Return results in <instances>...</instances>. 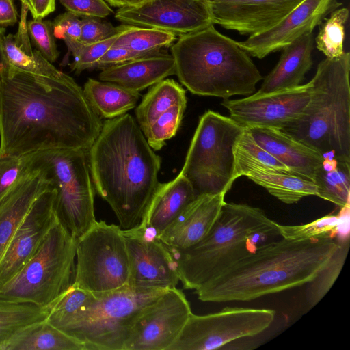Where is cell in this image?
I'll return each mask as SVG.
<instances>
[{"mask_svg":"<svg viewBox=\"0 0 350 350\" xmlns=\"http://www.w3.org/2000/svg\"><path fill=\"white\" fill-rule=\"evenodd\" d=\"M103 122L83 89L64 73L45 77L9 66L0 85V154L88 151Z\"/></svg>","mask_w":350,"mask_h":350,"instance_id":"obj_1","label":"cell"},{"mask_svg":"<svg viewBox=\"0 0 350 350\" xmlns=\"http://www.w3.org/2000/svg\"><path fill=\"white\" fill-rule=\"evenodd\" d=\"M88 157L93 185L114 212L120 228L142 226L160 183L161 159L137 121L129 113L105 120Z\"/></svg>","mask_w":350,"mask_h":350,"instance_id":"obj_2","label":"cell"},{"mask_svg":"<svg viewBox=\"0 0 350 350\" xmlns=\"http://www.w3.org/2000/svg\"><path fill=\"white\" fill-rule=\"evenodd\" d=\"M338 239L269 242L195 291L204 302L245 301L302 286L327 264Z\"/></svg>","mask_w":350,"mask_h":350,"instance_id":"obj_3","label":"cell"},{"mask_svg":"<svg viewBox=\"0 0 350 350\" xmlns=\"http://www.w3.org/2000/svg\"><path fill=\"white\" fill-rule=\"evenodd\" d=\"M166 289L92 293L72 284L49 306L46 320L86 350H124L134 323Z\"/></svg>","mask_w":350,"mask_h":350,"instance_id":"obj_4","label":"cell"},{"mask_svg":"<svg viewBox=\"0 0 350 350\" xmlns=\"http://www.w3.org/2000/svg\"><path fill=\"white\" fill-rule=\"evenodd\" d=\"M180 82L192 94L228 98L250 95L262 79L238 42L210 26L180 36L171 46Z\"/></svg>","mask_w":350,"mask_h":350,"instance_id":"obj_5","label":"cell"},{"mask_svg":"<svg viewBox=\"0 0 350 350\" xmlns=\"http://www.w3.org/2000/svg\"><path fill=\"white\" fill-rule=\"evenodd\" d=\"M349 72V52L321 61L303 114L280 129L324 159L350 163Z\"/></svg>","mask_w":350,"mask_h":350,"instance_id":"obj_6","label":"cell"},{"mask_svg":"<svg viewBox=\"0 0 350 350\" xmlns=\"http://www.w3.org/2000/svg\"><path fill=\"white\" fill-rule=\"evenodd\" d=\"M276 223L259 208L225 202L204 239L184 250L167 249L184 288L196 291L254 252L247 242L249 235Z\"/></svg>","mask_w":350,"mask_h":350,"instance_id":"obj_7","label":"cell"},{"mask_svg":"<svg viewBox=\"0 0 350 350\" xmlns=\"http://www.w3.org/2000/svg\"><path fill=\"white\" fill-rule=\"evenodd\" d=\"M77 241L57 217L35 254L0 288V297L49 306L73 284Z\"/></svg>","mask_w":350,"mask_h":350,"instance_id":"obj_8","label":"cell"},{"mask_svg":"<svg viewBox=\"0 0 350 350\" xmlns=\"http://www.w3.org/2000/svg\"><path fill=\"white\" fill-rule=\"evenodd\" d=\"M31 166L55 189L54 208L59 220L75 238H79L96 221L88 151L35 152L31 153Z\"/></svg>","mask_w":350,"mask_h":350,"instance_id":"obj_9","label":"cell"},{"mask_svg":"<svg viewBox=\"0 0 350 350\" xmlns=\"http://www.w3.org/2000/svg\"><path fill=\"white\" fill-rule=\"evenodd\" d=\"M245 127L208 110L200 116L180 172L196 196L226 193L234 183V146Z\"/></svg>","mask_w":350,"mask_h":350,"instance_id":"obj_10","label":"cell"},{"mask_svg":"<svg viewBox=\"0 0 350 350\" xmlns=\"http://www.w3.org/2000/svg\"><path fill=\"white\" fill-rule=\"evenodd\" d=\"M73 285L105 293L129 286L130 261L119 225L96 221L77 239Z\"/></svg>","mask_w":350,"mask_h":350,"instance_id":"obj_11","label":"cell"},{"mask_svg":"<svg viewBox=\"0 0 350 350\" xmlns=\"http://www.w3.org/2000/svg\"><path fill=\"white\" fill-rule=\"evenodd\" d=\"M271 309L226 307L206 314H191L168 350H213L238 339L256 336L273 323Z\"/></svg>","mask_w":350,"mask_h":350,"instance_id":"obj_12","label":"cell"},{"mask_svg":"<svg viewBox=\"0 0 350 350\" xmlns=\"http://www.w3.org/2000/svg\"><path fill=\"white\" fill-rule=\"evenodd\" d=\"M191 314L181 290L166 289L134 323L124 350H168Z\"/></svg>","mask_w":350,"mask_h":350,"instance_id":"obj_13","label":"cell"},{"mask_svg":"<svg viewBox=\"0 0 350 350\" xmlns=\"http://www.w3.org/2000/svg\"><path fill=\"white\" fill-rule=\"evenodd\" d=\"M115 18L122 24L156 28L176 36L214 25L209 0H146L118 8Z\"/></svg>","mask_w":350,"mask_h":350,"instance_id":"obj_14","label":"cell"},{"mask_svg":"<svg viewBox=\"0 0 350 350\" xmlns=\"http://www.w3.org/2000/svg\"><path fill=\"white\" fill-rule=\"evenodd\" d=\"M311 83L283 91L259 94L241 99H224L230 118L245 128L282 129L304 113L311 96Z\"/></svg>","mask_w":350,"mask_h":350,"instance_id":"obj_15","label":"cell"},{"mask_svg":"<svg viewBox=\"0 0 350 350\" xmlns=\"http://www.w3.org/2000/svg\"><path fill=\"white\" fill-rule=\"evenodd\" d=\"M130 261L129 286L170 288L180 281L171 254L159 237L142 225L122 230Z\"/></svg>","mask_w":350,"mask_h":350,"instance_id":"obj_16","label":"cell"},{"mask_svg":"<svg viewBox=\"0 0 350 350\" xmlns=\"http://www.w3.org/2000/svg\"><path fill=\"white\" fill-rule=\"evenodd\" d=\"M55 191L50 187L34 202L0 260V288L9 282L40 247L57 215Z\"/></svg>","mask_w":350,"mask_h":350,"instance_id":"obj_17","label":"cell"},{"mask_svg":"<svg viewBox=\"0 0 350 350\" xmlns=\"http://www.w3.org/2000/svg\"><path fill=\"white\" fill-rule=\"evenodd\" d=\"M341 5L338 0H304L272 28L238 43L247 54L262 59L312 32L328 14Z\"/></svg>","mask_w":350,"mask_h":350,"instance_id":"obj_18","label":"cell"},{"mask_svg":"<svg viewBox=\"0 0 350 350\" xmlns=\"http://www.w3.org/2000/svg\"><path fill=\"white\" fill-rule=\"evenodd\" d=\"M304 0H209L213 23L249 36L279 23Z\"/></svg>","mask_w":350,"mask_h":350,"instance_id":"obj_19","label":"cell"},{"mask_svg":"<svg viewBox=\"0 0 350 350\" xmlns=\"http://www.w3.org/2000/svg\"><path fill=\"white\" fill-rule=\"evenodd\" d=\"M226 193L197 196L159 235L167 249L184 250L200 241L217 221Z\"/></svg>","mask_w":350,"mask_h":350,"instance_id":"obj_20","label":"cell"},{"mask_svg":"<svg viewBox=\"0 0 350 350\" xmlns=\"http://www.w3.org/2000/svg\"><path fill=\"white\" fill-rule=\"evenodd\" d=\"M254 140L293 174L314 181L323 157L280 129L247 128Z\"/></svg>","mask_w":350,"mask_h":350,"instance_id":"obj_21","label":"cell"},{"mask_svg":"<svg viewBox=\"0 0 350 350\" xmlns=\"http://www.w3.org/2000/svg\"><path fill=\"white\" fill-rule=\"evenodd\" d=\"M173 75H176L174 59L171 54L161 50L102 68L99 79L139 92Z\"/></svg>","mask_w":350,"mask_h":350,"instance_id":"obj_22","label":"cell"},{"mask_svg":"<svg viewBox=\"0 0 350 350\" xmlns=\"http://www.w3.org/2000/svg\"><path fill=\"white\" fill-rule=\"evenodd\" d=\"M50 187L40 171L32 170L0 201V260L34 202Z\"/></svg>","mask_w":350,"mask_h":350,"instance_id":"obj_23","label":"cell"},{"mask_svg":"<svg viewBox=\"0 0 350 350\" xmlns=\"http://www.w3.org/2000/svg\"><path fill=\"white\" fill-rule=\"evenodd\" d=\"M314 40L313 33L310 32L284 46L281 49L279 62L265 78L257 92L268 94L299 86L313 64Z\"/></svg>","mask_w":350,"mask_h":350,"instance_id":"obj_24","label":"cell"},{"mask_svg":"<svg viewBox=\"0 0 350 350\" xmlns=\"http://www.w3.org/2000/svg\"><path fill=\"white\" fill-rule=\"evenodd\" d=\"M196 198L191 183L180 174L170 182L159 183L142 225L159 237Z\"/></svg>","mask_w":350,"mask_h":350,"instance_id":"obj_25","label":"cell"},{"mask_svg":"<svg viewBox=\"0 0 350 350\" xmlns=\"http://www.w3.org/2000/svg\"><path fill=\"white\" fill-rule=\"evenodd\" d=\"M18 29L16 34L5 36L3 48L8 66L29 74L60 77L57 70L36 49L33 50L27 31V8L22 5Z\"/></svg>","mask_w":350,"mask_h":350,"instance_id":"obj_26","label":"cell"},{"mask_svg":"<svg viewBox=\"0 0 350 350\" xmlns=\"http://www.w3.org/2000/svg\"><path fill=\"white\" fill-rule=\"evenodd\" d=\"M1 350H86V348L46 319L14 334Z\"/></svg>","mask_w":350,"mask_h":350,"instance_id":"obj_27","label":"cell"},{"mask_svg":"<svg viewBox=\"0 0 350 350\" xmlns=\"http://www.w3.org/2000/svg\"><path fill=\"white\" fill-rule=\"evenodd\" d=\"M83 90L95 112L107 119L126 113L136 106L140 96L139 92L91 78L85 82Z\"/></svg>","mask_w":350,"mask_h":350,"instance_id":"obj_28","label":"cell"},{"mask_svg":"<svg viewBox=\"0 0 350 350\" xmlns=\"http://www.w3.org/2000/svg\"><path fill=\"white\" fill-rule=\"evenodd\" d=\"M245 176L286 204L296 203L304 197L317 194L314 182L293 174L253 169Z\"/></svg>","mask_w":350,"mask_h":350,"instance_id":"obj_29","label":"cell"},{"mask_svg":"<svg viewBox=\"0 0 350 350\" xmlns=\"http://www.w3.org/2000/svg\"><path fill=\"white\" fill-rule=\"evenodd\" d=\"M176 105H187L185 90L174 80L164 79L151 86L135 109L144 132L157 118Z\"/></svg>","mask_w":350,"mask_h":350,"instance_id":"obj_30","label":"cell"},{"mask_svg":"<svg viewBox=\"0 0 350 350\" xmlns=\"http://www.w3.org/2000/svg\"><path fill=\"white\" fill-rule=\"evenodd\" d=\"M317 196L342 209L349 208L350 163L335 159L323 160L315 174Z\"/></svg>","mask_w":350,"mask_h":350,"instance_id":"obj_31","label":"cell"},{"mask_svg":"<svg viewBox=\"0 0 350 350\" xmlns=\"http://www.w3.org/2000/svg\"><path fill=\"white\" fill-rule=\"evenodd\" d=\"M253 169L293 174L262 148L254 140L248 129L245 127L234 146V180Z\"/></svg>","mask_w":350,"mask_h":350,"instance_id":"obj_32","label":"cell"},{"mask_svg":"<svg viewBox=\"0 0 350 350\" xmlns=\"http://www.w3.org/2000/svg\"><path fill=\"white\" fill-rule=\"evenodd\" d=\"M48 307L0 297V350L14 334L46 319Z\"/></svg>","mask_w":350,"mask_h":350,"instance_id":"obj_33","label":"cell"},{"mask_svg":"<svg viewBox=\"0 0 350 350\" xmlns=\"http://www.w3.org/2000/svg\"><path fill=\"white\" fill-rule=\"evenodd\" d=\"M121 33L112 46H123L143 55L159 52L175 42L176 36L161 29L128 24L121 25Z\"/></svg>","mask_w":350,"mask_h":350,"instance_id":"obj_34","label":"cell"},{"mask_svg":"<svg viewBox=\"0 0 350 350\" xmlns=\"http://www.w3.org/2000/svg\"><path fill=\"white\" fill-rule=\"evenodd\" d=\"M349 237L338 239V246L327 264L308 282L306 301L308 309L315 306L330 290L338 278L349 249Z\"/></svg>","mask_w":350,"mask_h":350,"instance_id":"obj_35","label":"cell"},{"mask_svg":"<svg viewBox=\"0 0 350 350\" xmlns=\"http://www.w3.org/2000/svg\"><path fill=\"white\" fill-rule=\"evenodd\" d=\"M348 18L347 8H337L330 13L329 18L320 23L319 31L315 38L316 46L326 57H338L345 52L343 42Z\"/></svg>","mask_w":350,"mask_h":350,"instance_id":"obj_36","label":"cell"},{"mask_svg":"<svg viewBox=\"0 0 350 350\" xmlns=\"http://www.w3.org/2000/svg\"><path fill=\"white\" fill-rule=\"evenodd\" d=\"M340 223V216L329 215L305 224H279V230L281 237L289 240L334 239Z\"/></svg>","mask_w":350,"mask_h":350,"instance_id":"obj_37","label":"cell"},{"mask_svg":"<svg viewBox=\"0 0 350 350\" xmlns=\"http://www.w3.org/2000/svg\"><path fill=\"white\" fill-rule=\"evenodd\" d=\"M187 105H176L157 118L143 133L154 150H159L165 141L174 137L183 117Z\"/></svg>","mask_w":350,"mask_h":350,"instance_id":"obj_38","label":"cell"},{"mask_svg":"<svg viewBox=\"0 0 350 350\" xmlns=\"http://www.w3.org/2000/svg\"><path fill=\"white\" fill-rule=\"evenodd\" d=\"M120 33L121 31L112 37L92 44H83L79 40L65 41L74 57L70 65L71 70L76 73H80L84 70L96 68L99 59L112 46Z\"/></svg>","mask_w":350,"mask_h":350,"instance_id":"obj_39","label":"cell"},{"mask_svg":"<svg viewBox=\"0 0 350 350\" xmlns=\"http://www.w3.org/2000/svg\"><path fill=\"white\" fill-rule=\"evenodd\" d=\"M31 171V154L22 156L0 154V201Z\"/></svg>","mask_w":350,"mask_h":350,"instance_id":"obj_40","label":"cell"},{"mask_svg":"<svg viewBox=\"0 0 350 350\" xmlns=\"http://www.w3.org/2000/svg\"><path fill=\"white\" fill-rule=\"evenodd\" d=\"M44 19V18H43ZM34 19L27 22V31L37 50L49 62L57 60L59 52L55 43L53 23L49 21Z\"/></svg>","mask_w":350,"mask_h":350,"instance_id":"obj_41","label":"cell"},{"mask_svg":"<svg viewBox=\"0 0 350 350\" xmlns=\"http://www.w3.org/2000/svg\"><path fill=\"white\" fill-rule=\"evenodd\" d=\"M99 18L85 16L81 19L80 42L83 44H92L107 39L120 32V25L115 27L110 23L102 21Z\"/></svg>","mask_w":350,"mask_h":350,"instance_id":"obj_42","label":"cell"},{"mask_svg":"<svg viewBox=\"0 0 350 350\" xmlns=\"http://www.w3.org/2000/svg\"><path fill=\"white\" fill-rule=\"evenodd\" d=\"M62 5L78 16L104 18L113 13L105 0H59Z\"/></svg>","mask_w":350,"mask_h":350,"instance_id":"obj_43","label":"cell"},{"mask_svg":"<svg viewBox=\"0 0 350 350\" xmlns=\"http://www.w3.org/2000/svg\"><path fill=\"white\" fill-rule=\"evenodd\" d=\"M52 23L56 38L62 39L64 42L79 40L81 21L78 16L67 11L57 16Z\"/></svg>","mask_w":350,"mask_h":350,"instance_id":"obj_44","label":"cell"},{"mask_svg":"<svg viewBox=\"0 0 350 350\" xmlns=\"http://www.w3.org/2000/svg\"><path fill=\"white\" fill-rule=\"evenodd\" d=\"M149 55V54H148ZM123 46H111L98 62L96 68H104L145 56Z\"/></svg>","mask_w":350,"mask_h":350,"instance_id":"obj_45","label":"cell"},{"mask_svg":"<svg viewBox=\"0 0 350 350\" xmlns=\"http://www.w3.org/2000/svg\"><path fill=\"white\" fill-rule=\"evenodd\" d=\"M34 19H43L55 10L56 0H20Z\"/></svg>","mask_w":350,"mask_h":350,"instance_id":"obj_46","label":"cell"},{"mask_svg":"<svg viewBox=\"0 0 350 350\" xmlns=\"http://www.w3.org/2000/svg\"><path fill=\"white\" fill-rule=\"evenodd\" d=\"M18 14L14 0H0V25H14Z\"/></svg>","mask_w":350,"mask_h":350,"instance_id":"obj_47","label":"cell"},{"mask_svg":"<svg viewBox=\"0 0 350 350\" xmlns=\"http://www.w3.org/2000/svg\"><path fill=\"white\" fill-rule=\"evenodd\" d=\"M5 36V29L4 27H0V85L3 72L8 66L3 48V42Z\"/></svg>","mask_w":350,"mask_h":350,"instance_id":"obj_48","label":"cell"},{"mask_svg":"<svg viewBox=\"0 0 350 350\" xmlns=\"http://www.w3.org/2000/svg\"><path fill=\"white\" fill-rule=\"evenodd\" d=\"M107 2L114 7L124 8L135 6L142 3L146 0H105Z\"/></svg>","mask_w":350,"mask_h":350,"instance_id":"obj_49","label":"cell"}]
</instances>
